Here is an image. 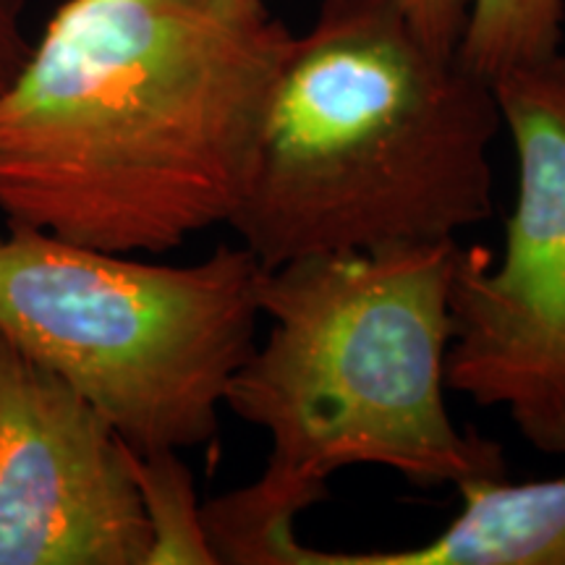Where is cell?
<instances>
[{
    "mask_svg": "<svg viewBox=\"0 0 565 565\" xmlns=\"http://www.w3.org/2000/svg\"><path fill=\"white\" fill-rule=\"evenodd\" d=\"M416 34L443 55H456L471 0H398Z\"/></svg>",
    "mask_w": 565,
    "mask_h": 565,
    "instance_id": "10",
    "label": "cell"
},
{
    "mask_svg": "<svg viewBox=\"0 0 565 565\" xmlns=\"http://www.w3.org/2000/svg\"><path fill=\"white\" fill-rule=\"evenodd\" d=\"M26 6L30 0H0V95L30 61L34 42L26 34Z\"/></svg>",
    "mask_w": 565,
    "mask_h": 565,
    "instance_id": "11",
    "label": "cell"
},
{
    "mask_svg": "<svg viewBox=\"0 0 565 565\" xmlns=\"http://www.w3.org/2000/svg\"><path fill=\"white\" fill-rule=\"evenodd\" d=\"M492 82L398 0H320L294 38L231 228L263 267L454 242L492 215Z\"/></svg>",
    "mask_w": 565,
    "mask_h": 565,
    "instance_id": "3",
    "label": "cell"
},
{
    "mask_svg": "<svg viewBox=\"0 0 565 565\" xmlns=\"http://www.w3.org/2000/svg\"><path fill=\"white\" fill-rule=\"evenodd\" d=\"M440 534L404 550L324 553L303 545L296 565H565V477L471 479Z\"/></svg>",
    "mask_w": 565,
    "mask_h": 565,
    "instance_id": "7",
    "label": "cell"
},
{
    "mask_svg": "<svg viewBox=\"0 0 565 565\" xmlns=\"http://www.w3.org/2000/svg\"><path fill=\"white\" fill-rule=\"evenodd\" d=\"M246 246L192 265L0 233V333L58 374L137 454L200 448L221 429L231 377L257 345Z\"/></svg>",
    "mask_w": 565,
    "mask_h": 565,
    "instance_id": "4",
    "label": "cell"
},
{
    "mask_svg": "<svg viewBox=\"0 0 565 565\" xmlns=\"http://www.w3.org/2000/svg\"><path fill=\"white\" fill-rule=\"evenodd\" d=\"M519 160V196L494 263L461 246L450 278L445 380L505 408L519 435L565 456V53L492 82Z\"/></svg>",
    "mask_w": 565,
    "mask_h": 565,
    "instance_id": "5",
    "label": "cell"
},
{
    "mask_svg": "<svg viewBox=\"0 0 565 565\" xmlns=\"http://www.w3.org/2000/svg\"><path fill=\"white\" fill-rule=\"evenodd\" d=\"M458 252L454 238L263 267L270 330L231 377L225 408L265 429L270 458L252 484L202 505L217 561L286 563L296 519L349 466L419 487L508 477L500 445L461 433L445 404Z\"/></svg>",
    "mask_w": 565,
    "mask_h": 565,
    "instance_id": "2",
    "label": "cell"
},
{
    "mask_svg": "<svg viewBox=\"0 0 565 565\" xmlns=\"http://www.w3.org/2000/svg\"><path fill=\"white\" fill-rule=\"evenodd\" d=\"M129 445L0 333V565H147Z\"/></svg>",
    "mask_w": 565,
    "mask_h": 565,
    "instance_id": "6",
    "label": "cell"
},
{
    "mask_svg": "<svg viewBox=\"0 0 565 565\" xmlns=\"http://www.w3.org/2000/svg\"><path fill=\"white\" fill-rule=\"evenodd\" d=\"M563 0H471L456 55L487 82L561 51Z\"/></svg>",
    "mask_w": 565,
    "mask_h": 565,
    "instance_id": "8",
    "label": "cell"
},
{
    "mask_svg": "<svg viewBox=\"0 0 565 565\" xmlns=\"http://www.w3.org/2000/svg\"><path fill=\"white\" fill-rule=\"evenodd\" d=\"M296 34L267 0H66L0 95L6 225L166 254L228 225Z\"/></svg>",
    "mask_w": 565,
    "mask_h": 565,
    "instance_id": "1",
    "label": "cell"
},
{
    "mask_svg": "<svg viewBox=\"0 0 565 565\" xmlns=\"http://www.w3.org/2000/svg\"><path fill=\"white\" fill-rule=\"evenodd\" d=\"M129 461L150 526L147 565H212L215 555L202 526V505L196 503L194 477L175 450L137 454Z\"/></svg>",
    "mask_w": 565,
    "mask_h": 565,
    "instance_id": "9",
    "label": "cell"
}]
</instances>
